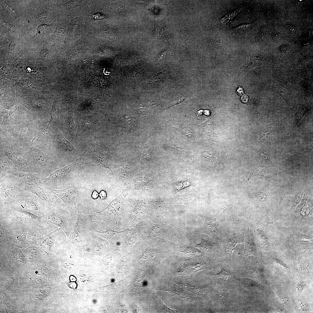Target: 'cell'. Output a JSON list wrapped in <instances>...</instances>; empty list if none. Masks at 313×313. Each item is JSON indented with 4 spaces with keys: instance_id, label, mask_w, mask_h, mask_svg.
<instances>
[{
    "instance_id": "6da1fadb",
    "label": "cell",
    "mask_w": 313,
    "mask_h": 313,
    "mask_svg": "<svg viewBox=\"0 0 313 313\" xmlns=\"http://www.w3.org/2000/svg\"><path fill=\"white\" fill-rule=\"evenodd\" d=\"M6 177L1 181V198L6 203L12 200L24 190L25 184L19 180Z\"/></svg>"
},
{
    "instance_id": "7a4b0ae2",
    "label": "cell",
    "mask_w": 313,
    "mask_h": 313,
    "mask_svg": "<svg viewBox=\"0 0 313 313\" xmlns=\"http://www.w3.org/2000/svg\"><path fill=\"white\" fill-rule=\"evenodd\" d=\"M15 198L10 202L12 206L20 210L27 211L30 212H38L44 211L43 207L36 200L35 197H29L27 195L19 193Z\"/></svg>"
},
{
    "instance_id": "3957f363",
    "label": "cell",
    "mask_w": 313,
    "mask_h": 313,
    "mask_svg": "<svg viewBox=\"0 0 313 313\" xmlns=\"http://www.w3.org/2000/svg\"><path fill=\"white\" fill-rule=\"evenodd\" d=\"M224 209L220 211L215 216L212 217H208L198 214V216L203 220L204 226L202 228L197 229L193 233L197 235L201 234H205L215 240L219 239L216 221L219 213Z\"/></svg>"
},
{
    "instance_id": "277c9868",
    "label": "cell",
    "mask_w": 313,
    "mask_h": 313,
    "mask_svg": "<svg viewBox=\"0 0 313 313\" xmlns=\"http://www.w3.org/2000/svg\"><path fill=\"white\" fill-rule=\"evenodd\" d=\"M34 172L12 169L6 173L16 177L26 184L33 185L42 183L43 180L40 176Z\"/></svg>"
},
{
    "instance_id": "5b68a950",
    "label": "cell",
    "mask_w": 313,
    "mask_h": 313,
    "mask_svg": "<svg viewBox=\"0 0 313 313\" xmlns=\"http://www.w3.org/2000/svg\"><path fill=\"white\" fill-rule=\"evenodd\" d=\"M77 121L78 127L77 136H80L87 131L95 130V120L89 115H85L77 120Z\"/></svg>"
},
{
    "instance_id": "8992f818",
    "label": "cell",
    "mask_w": 313,
    "mask_h": 313,
    "mask_svg": "<svg viewBox=\"0 0 313 313\" xmlns=\"http://www.w3.org/2000/svg\"><path fill=\"white\" fill-rule=\"evenodd\" d=\"M256 249L252 232L247 231L245 235V248L243 254L244 260L249 256H255Z\"/></svg>"
},
{
    "instance_id": "52a82bcc",
    "label": "cell",
    "mask_w": 313,
    "mask_h": 313,
    "mask_svg": "<svg viewBox=\"0 0 313 313\" xmlns=\"http://www.w3.org/2000/svg\"><path fill=\"white\" fill-rule=\"evenodd\" d=\"M172 251L173 254L185 256H194L202 252L196 248L188 244L180 247H174Z\"/></svg>"
},
{
    "instance_id": "ba28073f",
    "label": "cell",
    "mask_w": 313,
    "mask_h": 313,
    "mask_svg": "<svg viewBox=\"0 0 313 313\" xmlns=\"http://www.w3.org/2000/svg\"><path fill=\"white\" fill-rule=\"evenodd\" d=\"M242 238L241 236L236 234L229 235L225 240V248L230 258V259L232 252L235 249L236 245L238 243H242Z\"/></svg>"
},
{
    "instance_id": "9c48e42d",
    "label": "cell",
    "mask_w": 313,
    "mask_h": 313,
    "mask_svg": "<svg viewBox=\"0 0 313 313\" xmlns=\"http://www.w3.org/2000/svg\"><path fill=\"white\" fill-rule=\"evenodd\" d=\"M196 201L195 196L189 194L179 196L170 199L168 200L167 203L169 204H179L191 205L194 204Z\"/></svg>"
},
{
    "instance_id": "30bf717a",
    "label": "cell",
    "mask_w": 313,
    "mask_h": 313,
    "mask_svg": "<svg viewBox=\"0 0 313 313\" xmlns=\"http://www.w3.org/2000/svg\"><path fill=\"white\" fill-rule=\"evenodd\" d=\"M93 154L94 158L100 164L103 166L108 167L107 159L99 148L95 145H94L93 148Z\"/></svg>"
},
{
    "instance_id": "8fae6325",
    "label": "cell",
    "mask_w": 313,
    "mask_h": 313,
    "mask_svg": "<svg viewBox=\"0 0 313 313\" xmlns=\"http://www.w3.org/2000/svg\"><path fill=\"white\" fill-rule=\"evenodd\" d=\"M272 171L268 169L262 168H255L252 169L249 175L248 180L252 176H261L265 177L272 176L274 174Z\"/></svg>"
},
{
    "instance_id": "7c38bea8",
    "label": "cell",
    "mask_w": 313,
    "mask_h": 313,
    "mask_svg": "<svg viewBox=\"0 0 313 313\" xmlns=\"http://www.w3.org/2000/svg\"><path fill=\"white\" fill-rule=\"evenodd\" d=\"M201 242L195 244L196 247L204 251L209 252L214 248L216 243L206 240L200 237Z\"/></svg>"
},
{
    "instance_id": "4fadbf2b",
    "label": "cell",
    "mask_w": 313,
    "mask_h": 313,
    "mask_svg": "<svg viewBox=\"0 0 313 313\" xmlns=\"http://www.w3.org/2000/svg\"><path fill=\"white\" fill-rule=\"evenodd\" d=\"M150 181L148 178L143 176L136 177L133 179L134 189L139 190L142 189L144 186L148 185Z\"/></svg>"
},
{
    "instance_id": "5bb4252c",
    "label": "cell",
    "mask_w": 313,
    "mask_h": 313,
    "mask_svg": "<svg viewBox=\"0 0 313 313\" xmlns=\"http://www.w3.org/2000/svg\"><path fill=\"white\" fill-rule=\"evenodd\" d=\"M273 81L271 86V90L279 94L285 99H287L290 95L289 93L278 84Z\"/></svg>"
},
{
    "instance_id": "9a60e30c",
    "label": "cell",
    "mask_w": 313,
    "mask_h": 313,
    "mask_svg": "<svg viewBox=\"0 0 313 313\" xmlns=\"http://www.w3.org/2000/svg\"><path fill=\"white\" fill-rule=\"evenodd\" d=\"M14 232L13 239L15 242H18L19 243L27 242L26 231L24 229H20L15 231Z\"/></svg>"
},
{
    "instance_id": "2e32d148",
    "label": "cell",
    "mask_w": 313,
    "mask_h": 313,
    "mask_svg": "<svg viewBox=\"0 0 313 313\" xmlns=\"http://www.w3.org/2000/svg\"><path fill=\"white\" fill-rule=\"evenodd\" d=\"M169 183L178 191L190 186L191 184L190 181L188 180L177 181L173 180Z\"/></svg>"
},
{
    "instance_id": "e0dca14e",
    "label": "cell",
    "mask_w": 313,
    "mask_h": 313,
    "mask_svg": "<svg viewBox=\"0 0 313 313\" xmlns=\"http://www.w3.org/2000/svg\"><path fill=\"white\" fill-rule=\"evenodd\" d=\"M267 194L266 191L263 189L257 191L254 193V198L252 200L256 201L263 202L267 199Z\"/></svg>"
},
{
    "instance_id": "ac0fdd59",
    "label": "cell",
    "mask_w": 313,
    "mask_h": 313,
    "mask_svg": "<svg viewBox=\"0 0 313 313\" xmlns=\"http://www.w3.org/2000/svg\"><path fill=\"white\" fill-rule=\"evenodd\" d=\"M217 275L218 277L223 279H235V276L232 273L224 269H221L219 273H218Z\"/></svg>"
},
{
    "instance_id": "d6986e66",
    "label": "cell",
    "mask_w": 313,
    "mask_h": 313,
    "mask_svg": "<svg viewBox=\"0 0 313 313\" xmlns=\"http://www.w3.org/2000/svg\"><path fill=\"white\" fill-rule=\"evenodd\" d=\"M240 11V10H236L228 14L221 19V22L223 23L224 21L228 18L227 22V23H228L229 21L231 20Z\"/></svg>"
},
{
    "instance_id": "ffe728a7",
    "label": "cell",
    "mask_w": 313,
    "mask_h": 313,
    "mask_svg": "<svg viewBox=\"0 0 313 313\" xmlns=\"http://www.w3.org/2000/svg\"><path fill=\"white\" fill-rule=\"evenodd\" d=\"M48 26V25L46 24H42L38 27L37 28V32L36 34L34 36L37 35L41 31L43 30L46 26Z\"/></svg>"
},
{
    "instance_id": "44dd1931",
    "label": "cell",
    "mask_w": 313,
    "mask_h": 313,
    "mask_svg": "<svg viewBox=\"0 0 313 313\" xmlns=\"http://www.w3.org/2000/svg\"><path fill=\"white\" fill-rule=\"evenodd\" d=\"M305 284L303 283H300L297 286V289L299 292H301L305 288Z\"/></svg>"
},
{
    "instance_id": "7402d4cb",
    "label": "cell",
    "mask_w": 313,
    "mask_h": 313,
    "mask_svg": "<svg viewBox=\"0 0 313 313\" xmlns=\"http://www.w3.org/2000/svg\"><path fill=\"white\" fill-rule=\"evenodd\" d=\"M248 97L245 94L243 95L241 98V101L244 103H247L248 101Z\"/></svg>"
},
{
    "instance_id": "603a6c76",
    "label": "cell",
    "mask_w": 313,
    "mask_h": 313,
    "mask_svg": "<svg viewBox=\"0 0 313 313\" xmlns=\"http://www.w3.org/2000/svg\"><path fill=\"white\" fill-rule=\"evenodd\" d=\"M99 196L101 197V199H104L106 196V192L104 191H101L99 194Z\"/></svg>"
},
{
    "instance_id": "cb8c5ba5",
    "label": "cell",
    "mask_w": 313,
    "mask_h": 313,
    "mask_svg": "<svg viewBox=\"0 0 313 313\" xmlns=\"http://www.w3.org/2000/svg\"><path fill=\"white\" fill-rule=\"evenodd\" d=\"M248 26H249V25L247 24L241 25L236 27V29L237 30H242L247 28Z\"/></svg>"
},
{
    "instance_id": "d4e9b609",
    "label": "cell",
    "mask_w": 313,
    "mask_h": 313,
    "mask_svg": "<svg viewBox=\"0 0 313 313\" xmlns=\"http://www.w3.org/2000/svg\"><path fill=\"white\" fill-rule=\"evenodd\" d=\"M166 52L165 51L162 52L160 54L158 59L159 60H162L164 58Z\"/></svg>"
},
{
    "instance_id": "484cf974",
    "label": "cell",
    "mask_w": 313,
    "mask_h": 313,
    "mask_svg": "<svg viewBox=\"0 0 313 313\" xmlns=\"http://www.w3.org/2000/svg\"><path fill=\"white\" fill-rule=\"evenodd\" d=\"M101 14H94L93 15V18L96 19H103L104 17V16L99 17L100 15Z\"/></svg>"
},
{
    "instance_id": "4316f807",
    "label": "cell",
    "mask_w": 313,
    "mask_h": 313,
    "mask_svg": "<svg viewBox=\"0 0 313 313\" xmlns=\"http://www.w3.org/2000/svg\"><path fill=\"white\" fill-rule=\"evenodd\" d=\"M237 93L239 95H241L243 94L244 90L243 88L240 87L237 90Z\"/></svg>"
},
{
    "instance_id": "83f0119b",
    "label": "cell",
    "mask_w": 313,
    "mask_h": 313,
    "mask_svg": "<svg viewBox=\"0 0 313 313\" xmlns=\"http://www.w3.org/2000/svg\"><path fill=\"white\" fill-rule=\"evenodd\" d=\"M98 196V192L95 191H94L92 195V198L94 199H96L97 198Z\"/></svg>"
},
{
    "instance_id": "f1b7e54d",
    "label": "cell",
    "mask_w": 313,
    "mask_h": 313,
    "mask_svg": "<svg viewBox=\"0 0 313 313\" xmlns=\"http://www.w3.org/2000/svg\"><path fill=\"white\" fill-rule=\"evenodd\" d=\"M6 8L12 14H14V12L8 6L6 7Z\"/></svg>"
}]
</instances>
